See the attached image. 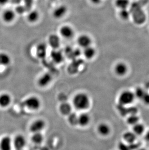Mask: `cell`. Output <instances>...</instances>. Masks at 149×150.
I'll return each instance as SVG.
<instances>
[{"label":"cell","instance_id":"7a4b0ae2","mask_svg":"<svg viewBox=\"0 0 149 150\" xmlns=\"http://www.w3.org/2000/svg\"><path fill=\"white\" fill-rule=\"evenodd\" d=\"M134 92L130 91H124L121 92L118 97V103L119 105L126 106L132 103L135 100Z\"/></svg>","mask_w":149,"mask_h":150},{"label":"cell","instance_id":"7402d4cb","mask_svg":"<svg viewBox=\"0 0 149 150\" xmlns=\"http://www.w3.org/2000/svg\"><path fill=\"white\" fill-rule=\"evenodd\" d=\"M11 59L8 54L6 52H0V65L6 66L10 64Z\"/></svg>","mask_w":149,"mask_h":150},{"label":"cell","instance_id":"4316f807","mask_svg":"<svg viewBox=\"0 0 149 150\" xmlns=\"http://www.w3.org/2000/svg\"><path fill=\"white\" fill-rule=\"evenodd\" d=\"M139 117L136 114H133L128 116L127 120V123L130 125H134L136 123L139 122Z\"/></svg>","mask_w":149,"mask_h":150},{"label":"cell","instance_id":"d6986e66","mask_svg":"<svg viewBox=\"0 0 149 150\" xmlns=\"http://www.w3.org/2000/svg\"><path fill=\"white\" fill-rule=\"evenodd\" d=\"M83 54L85 57L88 60H91L94 58L96 56V49L94 47L90 46L89 47L83 49Z\"/></svg>","mask_w":149,"mask_h":150},{"label":"cell","instance_id":"5b68a950","mask_svg":"<svg viewBox=\"0 0 149 150\" xmlns=\"http://www.w3.org/2000/svg\"><path fill=\"white\" fill-rule=\"evenodd\" d=\"M17 13L15 11L11 9L4 10L1 14V18L3 21L6 23H11L15 20Z\"/></svg>","mask_w":149,"mask_h":150},{"label":"cell","instance_id":"6da1fadb","mask_svg":"<svg viewBox=\"0 0 149 150\" xmlns=\"http://www.w3.org/2000/svg\"><path fill=\"white\" fill-rule=\"evenodd\" d=\"M73 105L79 110H86L89 108L91 100L89 96L84 92H79L74 97Z\"/></svg>","mask_w":149,"mask_h":150},{"label":"cell","instance_id":"ab89813d","mask_svg":"<svg viewBox=\"0 0 149 150\" xmlns=\"http://www.w3.org/2000/svg\"><path fill=\"white\" fill-rule=\"evenodd\" d=\"M145 150L144 149H141V150Z\"/></svg>","mask_w":149,"mask_h":150},{"label":"cell","instance_id":"f546056e","mask_svg":"<svg viewBox=\"0 0 149 150\" xmlns=\"http://www.w3.org/2000/svg\"><path fill=\"white\" fill-rule=\"evenodd\" d=\"M119 150H132L129 144L125 142H119L118 145Z\"/></svg>","mask_w":149,"mask_h":150},{"label":"cell","instance_id":"e0dca14e","mask_svg":"<svg viewBox=\"0 0 149 150\" xmlns=\"http://www.w3.org/2000/svg\"><path fill=\"white\" fill-rule=\"evenodd\" d=\"M136 137L137 136L133 131L125 132L122 135V137L124 141L125 142L128 144L134 143L136 142Z\"/></svg>","mask_w":149,"mask_h":150},{"label":"cell","instance_id":"5bb4252c","mask_svg":"<svg viewBox=\"0 0 149 150\" xmlns=\"http://www.w3.org/2000/svg\"><path fill=\"white\" fill-rule=\"evenodd\" d=\"M11 139L8 136H5L0 141V150H11Z\"/></svg>","mask_w":149,"mask_h":150},{"label":"cell","instance_id":"277c9868","mask_svg":"<svg viewBox=\"0 0 149 150\" xmlns=\"http://www.w3.org/2000/svg\"><path fill=\"white\" fill-rule=\"evenodd\" d=\"M45 126L46 122L43 120L37 119L31 123L29 129L30 132L32 133H39L41 132V131L45 128Z\"/></svg>","mask_w":149,"mask_h":150},{"label":"cell","instance_id":"ba28073f","mask_svg":"<svg viewBox=\"0 0 149 150\" xmlns=\"http://www.w3.org/2000/svg\"><path fill=\"white\" fill-rule=\"evenodd\" d=\"M67 11V7L64 4H62L54 9L52 12V16L55 19H60L66 14Z\"/></svg>","mask_w":149,"mask_h":150},{"label":"cell","instance_id":"9c48e42d","mask_svg":"<svg viewBox=\"0 0 149 150\" xmlns=\"http://www.w3.org/2000/svg\"><path fill=\"white\" fill-rule=\"evenodd\" d=\"M114 71L116 74L119 76H123L128 71V67L124 62H119L114 67Z\"/></svg>","mask_w":149,"mask_h":150},{"label":"cell","instance_id":"1f68e13d","mask_svg":"<svg viewBox=\"0 0 149 150\" xmlns=\"http://www.w3.org/2000/svg\"><path fill=\"white\" fill-rule=\"evenodd\" d=\"M24 1V6L25 7L27 10L30 11L31 7H32V4H34V0H23Z\"/></svg>","mask_w":149,"mask_h":150},{"label":"cell","instance_id":"8992f818","mask_svg":"<svg viewBox=\"0 0 149 150\" xmlns=\"http://www.w3.org/2000/svg\"><path fill=\"white\" fill-rule=\"evenodd\" d=\"M61 37L65 39H71L74 35V32L71 26L67 25L62 26L59 30Z\"/></svg>","mask_w":149,"mask_h":150},{"label":"cell","instance_id":"d590c367","mask_svg":"<svg viewBox=\"0 0 149 150\" xmlns=\"http://www.w3.org/2000/svg\"><path fill=\"white\" fill-rule=\"evenodd\" d=\"M90 1L93 4L98 5L101 3L102 0H90Z\"/></svg>","mask_w":149,"mask_h":150},{"label":"cell","instance_id":"f1b7e54d","mask_svg":"<svg viewBox=\"0 0 149 150\" xmlns=\"http://www.w3.org/2000/svg\"><path fill=\"white\" fill-rule=\"evenodd\" d=\"M120 18L124 21H127L129 18L130 16V13L127 8L121 9L119 13Z\"/></svg>","mask_w":149,"mask_h":150},{"label":"cell","instance_id":"30bf717a","mask_svg":"<svg viewBox=\"0 0 149 150\" xmlns=\"http://www.w3.org/2000/svg\"><path fill=\"white\" fill-rule=\"evenodd\" d=\"M26 144V140L24 136L22 134H18L15 136L13 140V144L15 149H22L24 148Z\"/></svg>","mask_w":149,"mask_h":150},{"label":"cell","instance_id":"4fadbf2b","mask_svg":"<svg viewBox=\"0 0 149 150\" xmlns=\"http://www.w3.org/2000/svg\"><path fill=\"white\" fill-rule=\"evenodd\" d=\"M51 57L52 61L57 64H60L63 60V54L58 49H53L51 53Z\"/></svg>","mask_w":149,"mask_h":150},{"label":"cell","instance_id":"8fae6325","mask_svg":"<svg viewBox=\"0 0 149 150\" xmlns=\"http://www.w3.org/2000/svg\"><path fill=\"white\" fill-rule=\"evenodd\" d=\"M91 121L90 115L87 113H82L78 116L77 125L82 127H85L89 125Z\"/></svg>","mask_w":149,"mask_h":150},{"label":"cell","instance_id":"ffe728a7","mask_svg":"<svg viewBox=\"0 0 149 150\" xmlns=\"http://www.w3.org/2000/svg\"><path fill=\"white\" fill-rule=\"evenodd\" d=\"M11 102V97L7 93H3L0 95V106L6 108L10 105Z\"/></svg>","mask_w":149,"mask_h":150},{"label":"cell","instance_id":"e575fe53","mask_svg":"<svg viewBox=\"0 0 149 150\" xmlns=\"http://www.w3.org/2000/svg\"><path fill=\"white\" fill-rule=\"evenodd\" d=\"M10 0H0V6H6L7 4H8Z\"/></svg>","mask_w":149,"mask_h":150},{"label":"cell","instance_id":"83f0119b","mask_svg":"<svg viewBox=\"0 0 149 150\" xmlns=\"http://www.w3.org/2000/svg\"><path fill=\"white\" fill-rule=\"evenodd\" d=\"M77 119L78 116L74 113L71 112L70 114L68 115V121L69 122V124L73 126L77 125Z\"/></svg>","mask_w":149,"mask_h":150},{"label":"cell","instance_id":"484cf974","mask_svg":"<svg viewBox=\"0 0 149 150\" xmlns=\"http://www.w3.org/2000/svg\"><path fill=\"white\" fill-rule=\"evenodd\" d=\"M130 3L129 0H115V1L116 6L120 10L127 8Z\"/></svg>","mask_w":149,"mask_h":150},{"label":"cell","instance_id":"3957f363","mask_svg":"<svg viewBox=\"0 0 149 150\" xmlns=\"http://www.w3.org/2000/svg\"><path fill=\"white\" fill-rule=\"evenodd\" d=\"M23 105L28 109L32 110H37L39 109L41 106V100L37 97L31 96L24 100Z\"/></svg>","mask_w":149,"mask_h":150},{"label":"cell","instance_id":"8d00e7d4","mask_svg":"<svg viewBox=\"0 0 149 150\" xmlns=\"http://www.w3.org/2000/svg\"><path fill=\"white\" fill-rule=\"evenodd\" d=\"M145 139L147 142H149V130L145 134Z\"/></svg>","mask_w":149,"mask_h":150},{"label":"cell","instance_id":"f35d334b","mask_svg":"<svg viewBox=\"0 0 149 150\" xmlns=\"http://www.w3.org/2000/svg\"><path fill=\"white\" fill-rule=\"evenodd\" d=\"M23 150V149H17V150Z\"/></svg>","mask_w":149,"mask_h":150},{"label":"cell","instance_id":"cb8c5ba5","mask_svg":"<svg viewBox=\"0 0 149 150\" xmlns=\"http://www.w3.org/2000/svg\"><path fill=\"white\" fill-rule=\"evenodd\" d=\"M145 130V126L142 123H136L133 126V132H134L136 136H141L144 133Z\"/></svg>","mask_w":149,"mask_h":150},{"label":"cell","instance_id":"d6a6232c","mask_svg":"<svg viewBox=\"0 0 149 150\" xmlns=\"http://www.w3.org/2000/svg\"><path fill=\"white\" fill-rule=\"evenodd\" d=\"M26 11H27V10L24 6H17V8H15V12L16 13L21 14L24 13Z\"/></svg>","mask_w":149,"mask_h":150},{"label":"cell","instance_id":"4dcf8cb0","mask_svg":"<svg viewBox=\"0 0 149 150\" xmlns=\"http://www.w3.org/2000/svg\"><path fill=\"white\" fill-rule=\"evenodd\" d=\"M145 93L146 92L144 89H142L141 88H138L136 89L134 94H135L136 97L142 99V97L144 96Z\"/></svg>","mask_w":149,"mask_h":150},{"label":"cell","instance_id":"ac0fdd59","mask_svg":"<svg viewBox=\"0 0 149 150\" xmlns=\"http://www.w3.org/2000/svg\"><path fill=\"white\" fill-rule=\"evenodd\" d=\"M52 80V77L49 74H45L41 76L38 80V84L41 87L48 86Z\"/></svg>","mask_w":149,"mask_h":150},{"label":"cell","instance_id":"d4e9b609","mask_svg":"<svg viewBox=\"0 0 149 150\" xmlns=\"http://www.w3.org/2000/svg\"><path fill=\"white\" fill-rule=\"evenodd\" d=\"M31 140L32 142L37 144H41L44 140V136L41 132L39 133H33L32 137H31Z\"/></svg>","mask_w":149,"mask_h":150},{"label":"cell","instance_id":"74e56055","mask_svg":"<svg viewBox=\"0 0 149 150\" xmlns=\"http://www.w3.org/2000/svg\"><path fill=\"white\" fill-rule=\"evenodd\" d=\"M49 1H56V0H49Z\"/></svg>","mask_w":149,"mask_h":150},{"label":"cell","instance_id":"44dd1931","mask_svg":"<svg viewBox=\"0 0 149 150\" xmlns=\"http://www.w3.org/2000/svg\"><path fill=\"white\" fill-rule=\"evenodd\" d=\"M36 53L38 58H44L46 54V45L44 43L39 44L37 47Z\"/></svg>","mask_w":149,"mask_h":150},{"label":"cell","instance_id":"603a6c76","mask_svg":"<svg viewBox=\"0 0 149 150\" xmlns=\"http://www.w3.org/2000/svg\"><path fill=\"white\" fill-rule=\"evenodd\" d=\"M60 112L63 115L68 116L72 112V108L68 103H63L59 107Z\"/></svg>","mask_w":149,"mask_h":150},{"label":"cell","instance_id":"9a60e30c","mask_svg":"<svg viewBox=\"0 0 149 150\" xmlns=\"http://www.w3.org/2000/svg\"><path fill=\"white\" fill-rule=\"evenodd\" d=\"M97 132L101 136H108L111 132V128L110 125L106 123H101L97 127Z\"/></svg>","mask_w":149,"mask_h":150},{"label":"cell","instance_id":"836d02e7","mask_svg":"<svg viewBox=\"0 0 149 150\" xmlns=\"http://www.w3.org/2000/svg\"><path fill=\"white\" fill-rule=\"evenodd\" d=\"M142 100L144 103L146 105H149V93L146 92L144 96L142 97Z\"/></svg>","mask_w":149,"mask_h":150},{"label":"cell","instance_id":"7c38bea8","mask_svg":"<svg viewBox=\"0 0 149 150\" xmlns=\"http://www.w3.org/2000/svg\"><path fill=\"white\" fill-rule=\"evenodd\" d=\"M48 44L53 49H58L60 46V39L55 34H51L48 38Z\"/></svg>","mask_w":149,"mask_h":150},{"label":"cell","instance_id":"52a82bcc","mask_svg":"<svg viewBox=\"0 0 149 150\" xmlns=\"http://www.w3.org/2000/svg\"><path fill=\"white\" fill-rule=\"evenodd\" d=\"M77 43L79 47L84 49L91 46L92 40L89 35L82 34L79 35L77 38Z\"/></svg>","mask_w":149,"mask_h":150},{"label":"cell","instance_id":"2e32d148","mask_svg":"<svg viewBox=\"0 0 149 150\" xmlns=\"http://www.w3.org/2000/svg\"><path fill=\"white\" fill-rule=\"evenodd\" d=\"M39 18V12L37 10H30L27 16L28 21L32 23H37Z\"/></svg>","mask_w":149,"mask_h":150}]
</instances>
